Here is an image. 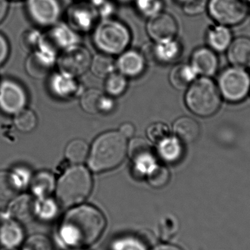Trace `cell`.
<instances>
[{"label":"cell","instance_id":"obj_4","mask_svg":"<svg viewBox=\"0 0 250 250\" xmlns=\"http://www.w3.org/2000/svg\"><path fill=\"white\" fill-rule=\"evenodd\" d=\"M93 182L89 169L73 165L65 169L56 184V195L64 207L82 204L90 195Z\"/></svg>","mask_w":250,"mask_h":250},{"label":"cell","instance_id":"obj_52","mask_svg":"<svg viewBox=\"0 0 250 250\" xmlns=\"http://www.w3.org/2000/svg\"><path fill=\"white\" fill-rule=\"evenodd\" d=\"M79 1H89V0H79Z\"/></svg>","mask_w":250,"mask_h":250},{"label":"cell","instance_id":"obj_2","mask_svg":"<svg viewBox=\"0 0 250 250\" xmlns=\"http://www.w3.org/2000/svg\"><path fill=\"white\" fill-rule=\"evenodd\" d=\"M119 131H108L95 138L89 147L87 163L95 173L118 167L127 154V141Z\"/></svg>","mask_w":250,"mask_h":250},{"label":"cell","instance_id":"obj_45","mask_svg":"<svg viewBox=\"0 0 250 250\" xmlns=\"http://www.w3.org/2000/svg\"><path fill=\"white\" fill-rule=\"evenodd\" d=\"M135 126H133V125L128 123H123V124L120 126V129H119V132H120L125 138H126V139H127V138H132L134 134H135Z\"/></svg>","mask_w":250,"mask_h":250},{"label":"cell","instance_id":"obj_15","mask_svg":"<svg viewBox=\"0 0 250 250\" xmlns=\"http://www.w3.org/2000/svg\"><path fill=\"white\" fill-rule=\"evenodd\" d=\"M57 56L44 47L40 45L29 56L26 62V70L32 78L42 79L48 76L55 64Z\"/></svg>","mask_w":250,"mask_h":250},{"label":"cell","instance_id":"obj_37","mask_svg":"<svg viewBox=\"0 0 250 250\" xmlns=\"http://www.w3.org/2000/svg\"><path fill=\"white\" fill-rule=\"evenodd\" d=\"M100 19L115 16L117 6L114 0H89Z\"/></svg>","mask_w":250,"mask_h":250},{"label":"cell","instance_id":"obj_31","mask_svg":"<svg viewBox=\"0 0 250 250\" xmlns=\"http://www.w3.org/2000/svg\"><path fill=\"white\" fill-rule=\"evenodd\" d=\"M89 146L86 141L75 139L70 141L65 148L66 158L73 165H82L87 160Z\"/></svg>","mask_w":250,"mask_h":250},{"label":"cell","instance_id":"obj_47","mask_svg":"<svg viewBox=\"0 0 250 250\" xmlns=\"http://www.w3.org/2000/svg\"><path fill=\"white\" fill-rule=\"evenodd\" d=\"M153 250H182L178 247L170 245H161L156 247Z\"/></svg>","mask_w":250,"mask_h":250},{"label":"cell","instance_id":"obj_48","mask_svg":"<svg viewBox=\"0 0 250 250\" xmlns=\"http://www.w3.org/2000/svg\"><path fill=\"white\" fill-rule=\"evenodd\" d=\"M118 5H124V4H132L134 0H114Z\"/></svg>","mask_w":250,"mask_h":250},{"label":"cell","instance_id":"obj_6","mask_svg":"<svg viewBox=\"0 0 250 250\" xmlns=\"http://www.w3.org/2000/svg\"><path fill=\"white\" fill-rule=\"evenodd\" d=\"M217 86L220 95L228 102H242L250 92V75L242 67H229L220 75Z\"/></svg>","mask_w":250,"mask_h":250},{"label":"cell","instance_id":"obj_5","mask_svg":"<svg viewBox=\"0 0 250 250\" xmlns=\"http://www.w3.org/2000/svg\"><path fill=\"white\" fill-rule=\"evenodd\" d=\"M185 101L192 114L207 118L219 111L222 96L217 85L209 78L202 76L188 86Z\"/></svg>","mask_w":250,"mask_h":250},{"label":"cell","instance_id":"obj_41","mask_svg":"<svg viewBox=\"0 0 250 250\" xmlns=\"http://www.w3.org/2000/svg\"><path fill=\"white\" fill-rule=\"evenodd\" d=\"M208 0H192L188 4L182 6L184 13L187 16H195L204 13L207 9Z\"/></svg>","mask_w":250,"mask_h":250},{"label":"cell","instance_id":"obj_13","mask_svg":"<svg viewBox=\"0 0 250 250\" xmlns=\"http://www.w3.org/2000/svg\"><path fill=\"white\" fill-rule=\"evenodd\" d=\"M179 29V23L176 18L166 10L146 19V31L153 42L177 38Z\"/></svg>","mask_w":250,"mask_h":250},{"label":"cell","instance_id":"obj_40","mask_svg":"<svg viewBox=\"0 0 250 250\" xmlns=\"http://www.w3.org/2000/svg\"><path fill=\"white\" fill-rule=\"evenodd\" d=\"M113 250H146L144 244L133 237L118 239L113 244Z\"/></svg>","mask_w":250,"mask_h":250},{"label":"cell","instance_id":"obj_19","mask_svg":"<svg viewBox=\"0 0 250 250\" xmlns=\"http://www.w3.org/2000/svg\"><path fill=\"white\" fill-rule=\"evenodd\" d=\"M146 60L142 52L126 49L119 55L116 67L119 73L125 77L136 78L141 76L146 68Z\"/></svg>","mask_w":250,"mask_h":250},{"label":"cell","instance_id":"obj_24","mask_svg":"<svg viewBox=\"0 0 250 250\" xmlns=\"http://www.w3.org/2000/svg\"><path fill=\"white\" fill-rule=\"evenodd\" d=\"M173 131L175 136L183 144H191L198 139L201 129L196 120L189 117H182L173 123Z\"/></svg>","mask_w":250,"mask_h":250},{"label":"cell","instance_id":"obj_33","mask_svg":"<svg viewBox=\"0 0 250 250\" xmlns=\"http://www.w3.org/2000/svg\"><path fill=\"white\" fill-rule=\"evenodd\" d=\"M38 119L33 111L23 109L14 115V125L22 133H29L36 128Z\"/></svg>","mask_w":250,"mask_h":250},{"label":"cell","instance_id":"obj_38","mask_svg":"<svg viewBox=\"0 0 250 250\" xmlns=\"http://www.w3.org/2000/svg\"><path fill=\"white\" fill-rule=\"evenodd\" d=\"M146 135L151 142L157 144L170 135V130L167 125L164 123H153L147 128Z\"/></svg>","mask_w":250,"mask_h":250},{"label":"cell","instance_id":"obj_12","mask_svg":"<svg viewBox=\"0 0 250 250\" xmlns=\"http://www.w3.org/2000/svg\"><path fill=\"white\" fill-rule=\"evenodd\" d=\"M127 154L132 162V169L136 175L141 177H146L148 173L157 166L151 145L143 138L131 140L127 144Z\"/></svg>","mask_w":250,"mask_h":250},{"label":"cell","instance_id":"obj_35","mask_svg":"<svg viewBox=\"0 0 250 250\" xmlns=\"http://www.w3.org/2000/svg\"><path fill=\"white\" fill-rule=\"evenodd\" d=\"M58 208L55 201L51 198H38L35 201V216L44 220H51L57 214Z\"/></svg>","mask_w":250,"mask_h":250},{"label":"cell","instance_id":"obj_11","mask_svg":"<svg viewBox=\"0 0 250 250\" xmlns=\"http://www.w3.org/2000/svg\"><path fill=\"white\" fill-rule=\"evenodd\" d=\"M91 61L89 50L80 43L60 53L58 64L60 71L77 78L89 70Z\"/></svg>","mask_w":250,"mask_h":250},{"label":"cell","instance_id":"obj_18","mask_svg":"<svg viewBox=\"0 0 250 250\" xmlns=\"http://www.w3.org/2000/svg\"><path fill=\"white\" fill-rule=\"evenodd\" d=\"M190 65L197 75H201L203 77H211L215 75L218 69V57L215 51L209 47H201L192 53Z\"/></svg>","mask_w":250,"mask_h":250},{"label":"cell","instance_id":"obj_43","mask_svg":"<svg viewBox=\"0 0 250 250\" xmlns=\"http://www.w3.org/2000/svg\"><path fill=\"white\" fill-rule=\"evenodd\" d=\"M177 222L171 216L166 217L163 219L161 224V232L163 237L166 239V237H170L172 235L174 234L177 230Z\"/></svg>","mask_w":250,"mask_h":250},{"label":"cell","instance_id":"obj_20","mask_svg":"<svg viewBox=\"0 0 250 250\" xmlns=\"http://www.w3.org/2000/svg\"><path fill=\"white\" fill-rule=\"evenodd\" d=\"M7 211L10 218L20 224L29 223L35 217V200L29 195H17L10 201Z\"/></svg>","mask_w":250,"mask_h":250},{"label":"cell","instance_id":"obj_25","mask_svg":"<svg viewBox=\"0 0 250 250\" xmlns=\"http://www.w3.org/2000/svg\"><path fill=\"white\" fill-rule=\"evenodd\" d=\"M24 185L16 170L0 171V201H11L19 195Z\"/></svg>","mask_w":250,"mask_h":250},{"label":"cell","instance_id":"obj_28","mask_svg":"<svg viewBox=\"0 0 250 250\" xmlns=\"http://www.w3.org/2000/svg\"><path fill=\"white\" fill-rule=\"evenodd\" d=\"M56 181L51 172H38L31 179L29 187L32 193L38 198H46L55 189Z\"/></svg>","mask_w":250,"mask_h":250},{"label":"cell","instance_id":"obj_51","mask_svg":"<svg viewBox=\"0 0 250 250\" xmlns=\"http://www.w3.org/2000/svg\"><path fill=\"white\" fill-rule=\"evenodd\" d=\"M1 250H14V249H8V248H4V249Z\"/></svg>","mask_w":250,"mask_h":250},{"label":"cell","instance_id":"obj_53","mask_svg":"<svg viewBox=\"0 0 250 250\" xmlns=\"http://www.w3.org/2000/svg\"><path fill=\"white\" fill-rule=\"evenodd\" d=\"M245 1H246L247 2H250V0H245Z\"/></svg>","mask_w":250,"mask_h":250},{"label":"cell","instance_id":"obj_16","mask_svg":"<svg viewBox=\"0 0 250 250\" xmlns=\"http://www.w3.org/2000/svg\"><path fill=\"white\" fill-rule=\"evenodd\" d=\"M182 44L177 38L148 45L144 53L147 58L162 64H169L176 61L182 54Z\"/></svg>","mask_w":250,"mask_h":250},{"label":"cell","instance_id":"obj_34","mask_svg":"<svg viewBox=\"0 0 250 250\" xmlns=\"http://www.w3.org/2000/svg\"><path fill=\"white\" fill-rule=\"evenodd\" d=\"M127 87L126 78L120 73H111L106 77L105 89L106 94L111 97H119L123 95Z\"/></svg>","mask_w":250,"mask_h":250},{"label":"cell","instance_id":"obj_22","mask_svg":"<svg viewBox=\"0 0 250 250\" xmlns=\"http://www.w3.org/2000/svg\"><path fill=\"white\" fill-rule=\"evenodd\" d=\"M229 62L235 67H250V38L239 37L232 41L227 49Z\"/></svg>","mask_w":250,"mask_h":250},{"label":"cell","instance_id":"obj_27","mask_svg":"<svg viewBox=\"0 0 250 250\" xmlns=\"http://www.w3.org/2000/svg\"><path fill=\"white\" fill-rule=\"evenodd\" d=\"M157 153L166 163H176L183 155V143L175 135H170L157 144Z\"/></svg>","mask_w":250,"mask_h":250},{"label":"cell","instance_id":"obj_14","mask_svg":"<svg viewBox=\"0 0 250 250\" xmlns=\"http://www.w3.org/2000/svg\"><path fill=\"white\" fill-rule=\"evenodd\" d=\"M27 94L17 82L5 80L0 84V111L7 115H15L24 109Z\"/></svg>","mask_w":250,"mask_h":250},{"label":"cell","instance_id":"obj_49","mask_svg":"<svg viewBox=\"0 0 250 250\" xmlns=\"http://www.w3.org/2000/svg\"><path fill=\"white\" fill-rule=\"evenodd\" d=\"M174 1L178 3V4H180L181 6H183L190 2L192 0H174Z\"/></svg>","mask_w":250,"mask_h":250},{"label":"cell","instance_id":"obj_36","mask_svg":"<svg viewBox=\"0 0 250 250\" xmlns=\"http://www.w3.org/2000/svg\"><path fill=\"white\" fill-rule=\"evenodd\" d=\"M170 179V175L168 169L166 166H160L158 164L146 176L148 185L155 189H160L167 185Z\"/></svg>","mask_w":250,"mask_h":250},{"label":"cell","instance_id":"obj_9","mask_svg":"<svg viewBox=\"0 0 250 250\" xmlns=\"http://www.w3.org/2000/svg\"><path fill=\"white\" fill-rule=\"evenodd\" d=\"M64 16L66 23L79 35L92 32L100 20L89 1L76 0L66 9Z\"/></svg>","mask_w":250,"mask_h":250},{"label":"cell","instance_id":"obj_42","mask_svg":"<svg viewBox=\"0 0 250 250\" xmlns=\"http://www.w3.org/2000/svg\"><path fill=\"white\" fill-rule=\"evenodd\" d=\"M42 34L38 31H30L23 36V42L24 48L29 51H34L38 49L42 38Z\"/></svg>","mask_w":250,"mask_h":250},{"label":"cell","instance_id":"obj_17","mask_svg":"<svg viewBox=\"0 0 250 250\" xmlns=\"http://www.w3.org/2000/svg\"><path fill=\"white\" fill-rule=\"evenodd\" d=\"M80 105L87 114H106L114 110L115 103L109 95H105L98 89H90L82 94Z\"/></svg>","mask_w":250,"mask_h":250},{"label":"cell","instance_id":"obj_50","mask_svg":"<svg viewBox=\"0 0 250 250\" xmlns=\"http://www.w3.org/2000/svg\"><path fill=\"white\" fill-rule=\"evenodd\" d=\"M7 218H6L5 216H4V213L0 211V228L2 226L3 223L5 222V220H7Z\"/></svg>","mask_w":250,"mask_h":250},{"label":"cell","instance_id":"obj_26","mask_svg":"<svg viewBox=\"0 0 250 250\" xmlns=\"http://www.w3.org/2000/svg\"><path fill=\"white\" fill-rule=\"evenodd\" d=\"M232 33L229 26L217 24L211 26L207 32L208 46L215 52L227 51L231 43Z\"/></svg>","mask_w":250,"mask_h":250},{"label":"cell","instance_id":"obj_39","mask_svg":"<svg viewBox=\"0 0 250 250\" xmlns=\"http://www.w3.org/2000/svg\"><path fill=\"white\" fill-rule=\"evenodd\" d=\"M23 250H52V244L43 235H32L26 240Z\"/></svg>","mask_w":250,"mask_h":250},{"label":"cell","instance_id":"obj_30","mask_svg":"<svg viewBox=\"0 0 250 250\" xmlns=\"http://www.w3.org/2000/svg\"><path fill=\"white\" fill-rule=\"evenodd\" d=\"M89 68L97 77L106 78L115 72L117 67L112 56L100 53L92 58Z\"/></svg>","mask_w":250,"mask_h":250},{"label":"cell","instance_id":"obj_8","mask_svg":"<svg viewBox=\"0 0 250 250\" xmlns=\"http://www.w3.org/2000/svg\"><path fill=\"white\" fill-rule=\"evenodd\" d=\"M26 9L31 20L42 28L54 26L64 14L61 0H26Z\"/></svg>","mask_w":250,"mask_h":250},{"label":"cell","instance_id":"obj_23","mask_svg":"<svg viewBox=\"0 0 250 250\" xmlns=\"http://www.w3.org/2000/svg\"><path fill=\"white\" fill-rule=\"evenodd\" d=\"M23 237L24 233L20 223L12 219H7L0 228V244L4 248L14 249L20 246Z\"/></svg>","mask_w":250,"mask_h":250},{"label":"cell","instance_id":"obj_1","mask_svg":"<svg viewBox=\"0 0 250 250\" xmlns=\"http://www.w3.org/2000/svg\"><path fill=\"white\" fill-rule=\"evenodd\" d=\"M106 226L105 217L92 206L75 207L62 221L60 234L66 245L73 248H86L97 242Z\"/></svg>","mask_w":250,"mask_h":250},{"label":"cell","instance_id":"obj_46","mask_svg":"<svg viewBox=\"0 0 250 250\" xmlns=\"http://www.w3.org/2000/svg\"><path fill=\"white\" fill-rule=\"evenodd\" d=\"M8 10V3L7 0H0V23L7 15Z\"/></svg>","mask_w":250,"mask_h":250},{"label":"cell","instance_id":"obj_44","mask_svg":"<svg viewBox=\"0 0 250 250\" xmlns=\"http://www.w3.org/2000/svg\"><path fill=\"white\" fill-rule=\"evenodd\" d=\"M10 47L7 39L0 34V66L2 65L8 58Z\"/></svg>","mask_w":250,"mask_h":250},{"label":"cell","instance_id":"obj_7","mask_svg":"<svg viewBox=\"0 0 250 250\" xmlns=\"http://www.w3.org/2000/svg\"><path fill=\"white\" fill-rule=\"evenodd\" d=\"M206 10L217 24L229 27L242 23L249 13L245 0H208Z\"/></svg>","mask_w":250,"mask_h":250},{"label":"cell","instance_id":"obj_21","mask_svg":"<svg viewBox=\"0 0 250 250\" xmlns=\"http://www.w3.org/2000/svg\"><path fill=\"white\" fill-rule=\"evenodd\" d=\"M50 89L54 96L68 100L77 95L80 86L76 77L60 71L50 79Z\"/></svg>","mask_w":250,"mask_h":250},{"label":"cell","instance_id":"obj_10","mask_svg":"<svg viewBox=\"0 0 250 250\" xmlns=\"http://www.w3.org/2000/svg\"><path fill=\"white\" fill-rule=\"evenodd\" d=\"M42 35L40 45L58 55L64 50L80 44V35L65 21H60Z\"/></svg>","mask_w":250,"mask_h":250},{"label":"cell","instance_id":"obj_3","mask_svg":"<svg viewBox=\"0 0 250 250\" xmlns=\"http://www.w3.org/2000/svg\"><path fill=\"white\" fill-rule=\"evenodd\" d=\"M91 33L92 42L100 53L112 57L124 52L132 42L130 28L115 16L100 19Z\"/></svg>","mask_w":250,"mask_h":250},{"label":"cell","instance_id":"obj_32","mask_svg":"<svg viewBox=\"0 0 250 250\" xmlns=\"http://www.w3.org/2000/svg\"><path fill=\"white\" fill-rule=\"evenodd\" d=\"M134 8L141 17L149 19L165 10V0H134Z\"/></svg>","mask_w":250,"mask_h":250},{"label":"cell","instance_id":"obj_29","mask_svg":"<svg viewBox=\"0 0 250 250\" xmlns=\"http://www.w3.org/2000/svg\"><path fill=\"white\" fill-rule=\"evenodd\" d=\"M197 73L190 64H179L173 67L169 81L173 87L178 90L188 89V86L195 80Z\"/></svg>","mask_w":250,"mask_h":250}]
</instances>
